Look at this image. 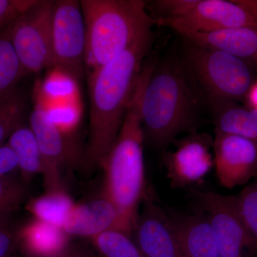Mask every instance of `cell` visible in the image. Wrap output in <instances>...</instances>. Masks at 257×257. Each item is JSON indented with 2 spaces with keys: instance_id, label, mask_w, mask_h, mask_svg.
<instances>
[{
  "instance_id": "17",
  "label": "cell",
  "mask_w": 257,
  "mask_h": 257,
  "mask_svg": "<svg viewBox=\"0 0 257 257\" xmlns=\"http://www.w3.org/2000/svg\"><path fill=\"white\" fill-rule=\"evenodd\" d=\"M18 234V245L30 257H53L69 246L71 236L62 228L33 218Z\"/></svg>"
},
{
  "instance_id": "32",
  "label": "cell",
  "mask_w": 257,
  "mask_h": 257,
  "mask_svg": "<svg viewBox=\"0 0 257 257\" xmlns=\"http://www.w3.org/2000/svg\"><path fill=\"white\" fill-rule=\"evenodd\" d=\"M9 257H14V255H13V253H12Z\"/></svg>"
},
{
  "instance_id": "28",
  "label": "cell",
  "mask_w": 257,
  "mask_h": 257,
  "mask_svg": "<svg viewBox=\"0 0 257 257\" xmlns=\"http://www.w3.org/2000/svg\"><path fill=\"white\" fill-rule=\"evenodd\" d=\"M18 171L16 155L8 144L0 146V177L14 174Z\"/></svg>"
},
{
  "instance_id": "23",
  "label": "cell",
  "mask_w": 257,
  "mask_h": 257,
  "mask_svg": "<svg viewBox=\"0 0 257 257\" xmlns=\"http://www.w3.org/2000/svg\"><path fill=\"white\" fill-rule=\"evenodd\" d=\"M91 240L101 257H147L132 235L121 230H109Z\"/></svg>"
},
{
  "instance_id": "26",
  "label": "cell",
  "mask_w": 257,
  "mask_h": 257,
  "mask_svg": "<svg viewBox=\"0 0 257 257\" xmlns=\"http://www.w3.org/2000/svg\"><path fill=\"white\" fill-rule=\"evenodd\" d=\"M36 0H0V32L28 11Z\"/></svg>"
},
{
  "instance_id": "16",
  "label": "cell",
  "mask_w": 257,
  "mask_h": 257,
  "mask_svg": "<svg viewBox=\"0 0 257 257\" xmlns=\"http://www.w3.org/2000/svg\"><path fill=\"white\" fill-rule=\"evenodd\" d=\"M176 31L197 46L220 51L246 62L257 60V27H239L212 32Z\"/></svg>"
},
{
  "instance_id": "12",
  "label": "cell",
  "mask_w": 257,
  "mask_h": 257,
  "mask_svg": "<svg viewBox=\"0 0 257 257\" xmlns=\"http://www.w3.org/2000/svg\"><path fill=\"white\" fill-rule=\"evenodd\" d=\"M132 237L147 257H184L168 213L147 193Z\"/></svg>"
},
{
  "instance_id": "4",
  "label": "cell",
  "mask_w": 257,
  "mask_h": 257,
  "mask_svg": "<svg viewBox=\"0 0 257 257\" xmlns=\"http://www.w3.org/2000/svg\"><path fill=\"white\" fill-rule=\"evenodd\" d=\"M87 34L89 74L152 32L155 23L142 0H81Z\"/></svg>"
},
{
  "instance_id": "21",
  "label": "cell",
  "mask_w": 257,
  "mask_h": 257,
  "mask_svg": "<svg viewBox=\"0 0 257 257\" xmlns=\"http://www.w3.org/2000/svg\"><path fill=\"white\" fill-rule=\"evenodd\" d=\"M10 32L11 25L0 32V101L15 92L28 76L15 53Z\"/></svg>"
},
{
  "instance_id": "29",
  "label": "cell",
  "mask_w": 257,
  "mask_h": 257,
  "mask_svg": "<svg viewBox=\"0 0 257 257\" xmlns=\"http://www.w3.org/2000/svg\"><path fill=\"white\" fill-rule=\"evenodd\" d=\"M18 246L17 231L10 226L0 227V257H9Z\"/></svg>"
},
{
  "instance_id": "24",
  "label": "cell",
  "mask_w": 257,
  "mask_h": 257,
  "mask_svg": "<svg viewBox=\"0 0 257 257\" xmlns=\"http://www.w3.org/2000/svg\"><path fill=\"white\" fill-rule=\"evenodd\" d=\"M26 111V98L18 89L0 101V146L23 124Z\"/></svg>"
},
{
  "instance_id": "7",
  "label": "cell",
  "mask_w": 257,
  "mask_h": 257,
  "mask_svg": "<svg viewBox=\"0 0 257 257\" xmlns=\"http://www.w3.org/2000/svg\"><path fill=\"white\" fill-rule=\"evenodd\" d=\"M53 4L50 0H36L11 25L12 44L27 75L52 66Z\"/></svg>"
},
{
  "instance_id": "8",
  "label": "cell",
  "mask_w": 257,
  "mask_h": 257,
  "mask_svg": "<svg viewBox=\"0 0 257 257\" xmlns=\"http://www.w3.org/2000/svg\"><path fill=\"white\" fill-rule=\"evenodd\" d=\"M207 214L219 244L220 257H256L257 242L243 220L236 196L194 191Z\"/></svg>"
},
{
  "instance_id": "18",
  "label": "cell",
  "mask_w": 257,
  "mask_h": 257,
  "mask_svg": "<svg viewBox=\"0 0 257 257\" xmlns=\"http://www.w3.org/2000/svg\"><path fill=\"white\" fill-rule=\"evenodd\" d=\"M7 144L14 152L18 162L20 177L29 182L43 173V162L38 143L30 126L23 124L15 128Z\"/></svg>"
},
{
  "instance_id": "31",
  "label": "cell",
  "mask_w": 257,
  "mask_h": 257,
  "mask_svg": "<svg viewBox=\"0 0 257 257\" xmlns=\"http://www.w3.org/2000/svg\"><path fill=\"white\" fill-rule=\"evenodd\" d=\"M53 257H89L86 256L82 251H79V250L77 248L71 247L70 245L67 249L64 250V251L59 253V254L55 255Z\"/></svg>"
},
{
  "instance_id": "30",
  "label": "cell",
  "mask_w": 257,
  "mask_h": 257,
  "mask_svg": "<svg viewBox=\"0 0 257 257\" xmlns=\"http://www.w3.org/2000/svg\"><path fill=\"white\" fill-rule=\"evenodd\" d=\"M250 108L257 109V82L253 83L246 95Z\"/></svg>"
},
{
  "instance_id": "10",
  "label": "cell",
  "mask_w": 257,
  "mask_h": 257,
  "mask_svg": "<svg viewBox=\"0 0 257 257\" xmlns=\"http://www.w3.org/2000/svg\"><path fill=\"white\" fill-rule=\"evenodd\" d=\"M214 140L208 134L191 133L176 144L164 157L167 178L172 187L184 188L199 183L214 167Z\"/></svg>"
},
{
  "instance_id": "25",
  "label": "cell",
  "mask_w": 257,
  "mask_h": 257,
  "mask_svg": "<svg viewBox=\"0 0 257 257\" xmlns=\"http://www.w3.org/2000/svg\"><path fill=\"white\" fill-rule=\"evenodd\" d=\"M236 198L243 220L257 242V177Z\"/></svg>"
},
{
  "instance_id": "22",
  "label": "cell",
  "mask_w": 257,
  "mask_h": 257,
  "mask_svg": "<svg viewBox=\"0 0 257 257\" xmlns=\"http://www.w3.org/2000/svg\"><path fill=\"white\" fill-rule=\"evenodd\" d=\"M28 183L15 174L0 177V227L10 226L12 217L26 202Z\"/></svg>"
},
{
  "instance_id": "11",
  "label": "cell",
  "mask_w": 257,
  "mask_h": 257,
  "mask_svg": "<svg viewBox=\"0 0 257 257\" xmlns=\"http://www.w3.org/2000/svg\"><path fill=\"white\" fill-rule=\"evenodd\" d=\"M213 152L216 177L224 188L245 185L257 175V147L249 140L215 133Z\"/></svg>"
},
{
  "instance_id": "2",
  "label": "cell",
  "mask_w": 257,
  "mask_h": 257,
  "mask_svg": "<svg viewBox=\"0 0 257 257\" xmlns=\"http://www.w3.org/2000/svg\"><path fill=\"white\" fill-rule=\"evenodd\" d=\"M155 62H147L135 87L119 135L106 157L103 192L114 202L130 232L147 195L142 123V98Z\"/></svg>"
},
{
  "instance_id": "1",
  "label": "cell",
  "mask_w": 257,
  "mask_h": 257,
  "mask_svg": "<svg viewBox=\"0 0 257 257\" xmlns=\"http://www.w3.org/2000/svg\"><path fill=\"white\" fill-rule=\"evenodd\" d=\"M152 40L150 32L88 76L90 102L89 136L81 165L89 173L102 168L116 142Z\"/></svg>"
},
{
  "instance_id": "20",
  "label": "cell",
  "mask_w": 257,
  "mask_h": 257,
  "mask_svg": "<svg viewBox=\"0 0 257 257\" xmlns=\"http://www.w3.org/2000/svg\"><path fill=\"white\" fill-rule=\"evenodd\" d=\"M75 205L65 189L45 192L27 203L26 208L35 219L62 228Z\"/></svg>"
},
{
  "instance_id": "19",
  "label": "cell",
  "mask_w": 257,
  "mask_h": 257,
  "mask_svg": "<svg viewBox=\"0 0 257 257\" xmlns=\"http://www.w3.org/2000/svg\"><path fill=\"white\" fill-rule=\"evenodd\" d=\"M215 133L237 135L257 147V109L244 108L235 103L215 110Z\"/></svg>"
},
{
  "instance_id": "13",
  "label": "cell",
  "mask_w": 257,
  "mask_h": 257,
  "mask_svg": "<svg viewBox=\"0 0 257 257\" xmlns=\"http://www.w3.org/2000/svg\"><path fill=\"white\" fill-rule=\"evenodd\" d=\"M156 22L174 30L212 32L239 27H257L252 17L234 0H199L185 14Z\"/></svg>"
},
{
  "instance_id": "3",
  "label": "cell",
  "mask_w": 257,
  "mask_h": 257,
  "mask_svg": "<svg viewBox=\"0 0 257 257\" xmlns=\"http://www.w3.org/2000/svg\"><path fill=\"white\" fill-rule=\"evenodd\" d=\"M200 102L179 59L156 63L142 98L145 140L154 148L162 150L180 134L192 133L199 118Z\"/></svg>"
},
{
  "instance_id": "15",
  "label": "cell",
  "mask_w": 257,
  "mask_h": 257,
  "mask_svg": "<svg viewBox=\"0 0 257 257\" xmlns=\"http://www.w3.org/2000/svg\"><path fill=\"white\" fill-rule=\"evenodd\" d=\"M184 257H220L209 218L198 209L191 213H168Z\"/></svg>"
},
{
  "instance_id": "6",
  "label": "cell",
  "mask_w": 257,
  "mask_h": 257,
  "mask_svg": "<svg viewBox=\"0 0 257 257\" xmlns=\"http://www.w3.org/2000/svg\"><path fill=\"white\" fill-rule=\"evenodd\" d=\"M52 66L77 79L87 73V34L80 3L54 1L52 22Z\"/></svg>"
},
{
  "instance_id": "5",
  "label": "cell",
  "mask_w": 257,
  "mask_h": 257,
  "mask_svg": "<svg viewBox=\"0 0 257 257\" xmlns=\"http://www.w3.org/2000/svg\"><path fill=\"white\" fill-rule=\"evenodd\" d=\"M187 43L179 60L200 99L205 98L215 111L246 97L253 77L245 61L220 51Z\"/></svg>"
},
{
  "instance_id": "14",
  "label": "cell",
  "mask_w": 257,
  "mask_h": 257,
  "mask_svg": "<svg viewBox=\"0 0 257 257\" xmlns=\"http://www.w3.org/2000/svg\"><path fill=\"white\" fill-rule=\"evenodd\" d=\"M62 229L69 236L90 238L109 230L131 234L119 209L104 192L97 197L74 205Z\"/></svg>"
},
{
  "instance_id": "9",
  "label": "cell",
  "mask_w": 257,
  "mask_h": 257,
  "mask_svg": "<svg viewBox=\"0 0 257 257\" xmlns=\"http://www.w3.org/2000/svg\"><path fill=\"white\" fill-rule=\"evenodd\" d=\"M29 126L41 152L45 191L65 189L64 170L82 162L73 142L62 131L50 111L40 103L35 104L30 115Z\"/></svg>"
},
{
  "instance_id": "27",
  "label": "cell",
  "mask_w": 257,
  "mask_h": 257,
  "mask_svg": "<svg viewBox=\"0 0 257 257\" xmlns=\"http://www.w3.org/2000/svg\"><path fill=\"white\" fill-rule=\"evenodd\" d=\"M199 0H159L155 1L157 10L163 16L160 19H172L185 14L197 4Z\"/></svg>"
}]
</instances>
